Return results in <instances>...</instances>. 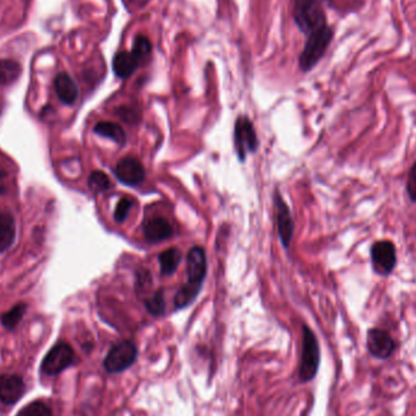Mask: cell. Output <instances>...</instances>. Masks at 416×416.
<instances>
[{
	"mask_svg": "<svg viewBox=\"0 0 416 416\" xmlns=\"http://www.w3.org/2000/svg\"><path fill=\"white\" fill-rule=\"evenodd\" d=\"M293 17L297 27L307 35L327 26L325 11L319 0H295Z\"/></svg>",
	"mask_w": 416,
	"mask_h": 416,
	"instance_id": "6da1fadb",
	"label": "cell"
},
{
	"mask_svg": "<svg viewBox=\"0 0 416 416\" xmlns=\"http://www.w3.org/2000/svg\"><path fill=\"white\" fill-rule=\"evenodd\" d=\"M334 38V30L329 26L308 35L305 49L300 56V67L303 72L313 70L323 59Z\"/></svg>",
	"mask_w": 416,
	"mask_h": 416,
	"instance_id": "7a4b0ae2",
	"label": "cell"
},
{
	"mask_svg": "<svg viewBox=\"0 0 416 416\" xmlns=\"http://www.w3.org/2000/svg\"><path fill=\"white\" fill-rule=\"evenodd\" d=\"M303 341H302L301 366H300V380L309 382L316 377L320 364V348L314 332L303 325Z\"/></svg>",
	"mask_w": 416,
	"mask_h": 416,
	"instance_id": "3957f363",
	"label": "cell"
},
{
	"mask_svg": "<svg viewBox=\"0 0 416 416\" xmlns=\"http://www.w3.org/2000/svg\"><path fill=\"white\" fill-rule=\"evenodd\" d=\"M138 358V348L132 341H122L111 348L104 361V368L110 374H120L129 369Z\"/></svg>",
	"mask_w": 416,
	"mask_h": 416,
	"instance_id": "277c9868",
	"label": "cell"
},
{
	"mask_svg": "<svg viewBox=\"0 0 416 416\" xmlns=\"http://www.w3.org/2000/svg\"><path fill=\"white\" fill-rule=\"evenodd\" d=\"M371 263L377 274L387 276L391 274L397 264V250L390 240L375 242L371 247Z\"/></svg>",
	"mask_w": 416,
	"mask_h": 416,
	"instance_id": "5b68a950",
	"label": "cell"
},
{
	"mask_svg": "<svg viewBox=\"0 0 416 416\" xmlns=\"http://www.w3.org/2000/svg\"><path fill=\"white\" fill-rule=\"evenodd\" d=\"M75 361V352L72 347L60 342L51 348L42 363V370L48 375H57L65 370Z\"/></svg>",
	"mask_w": 416,
	"mask_h": 416,
	"instance_id": "8992f818",
	"label": "cell"
},
{
	"mask_svg": "<svg viewBox=\"0 0 416 416\" xmlns=\"http://www.w3.org/2000/svg\"><path fill=\"white\" fill-rule=\"evenodd\" d=\"M234 139H235L236 152L241 161L245 160L246 155L248 152H255L258 147L256 131L253 128L251 120L247 117L241 116L236 120Z\"/></svg>",
	"mask_w": 416,
	"mask_h": 416,
	"instance_id": "52a82bcc",
	"label": "cell"
},
{
	"mask_svg": "<svg viewBox=\"0 0 416 416\" xmlns=\"http://www.w3.org/2000/svg\"><path fill=\"white\" fill-rule=\"evenodd\" d=\"M115 174L125 186H136L144 181L145 168L134 156H126L117 162Z\"/></svg>",
	"mask_w": 416,
	"mask_h": 416,
	"instance_id": "ba28073f",
	"label": "cell"
},
{
	"mask_svg": "<svg viewBox=\"0 0 416 416\" xmlns=\"http://www.w3.org/2000/svg\"><path fill=\"white\" fill-rule=\"evenodd\" d=\"M368 351L377 359H388L396 351V342L391 335L381 329H370L366 338Z\"/></svg>",
	"mask_w": 416,
	"mask_h": 416,
	"instance_id": "9c48e42d",
	"label": "cell"
},
{
	"mask_svg": "<svg viewBox=\"0 0 416 416\" xmlns=\"http://www.w3.org/2000/svg\"><path fill=\"white\" fill-rule=\"evenodd\" d=\"M188 282L191 285L201 286L207 273L206 252L202 247L194 246L188 253Z\"/></svg>",
	"mask_w": 416,
	"mask_h": 416,
	"instance_id": "30bf717a",
	"label": "cell"
},
{
	"mask_svg": "<svg viewBox=\"0 0 416 416\" xmlns=\"http://www.w3.org/2000/svg\"><path fill=\"white\" fill-rule=\"evenodd\" d=\"M276 221H278V233L281 242L285 248L290 246V241L293 235V221L291 218L290 210L279 194H275Z\"/></svg>",
	"mask_w": 416,
	"mask_h": 416,
	"instance_id": "8fae6325",
	"label": "cell"
},
{
	"mask_svg": "<svg viewBox=\"0 0 416 416\" xmlns=\"http://www.w3.org/2000/svg\"><path fill=\"white\" fill-rule=\"evenodd\" d=\"M25 392V383L17 375H0V401L12 404L19 401Z\"/></svg>",
	"mask_w": 416,
	"mask_h": 416,
	"instance_id": "7c38bea8",
	"label": "cell"
},
{
	"mask_svg": "<svg viewBox=\"0 0 416 416\" xmlns=\"http://www.w3.org/2000/svg\"><path fill=\"white\" fill-rule=\"evenodd\" d=\"M173 226L168 221H165L162 217H156L149 221H146L144 226V235L146 240L150 242H161L167 240L173 235Z\"/></svg>",
	"mask_w": 416,
	"mask_h": 416,
	"instance_id": "4fadbf2b",
	"label": "cell"
},
{
	"mask_svg": "<svg viewBox=\"0 0 416 416\" xmlns=\"http://www.w3.org/2000/svg\"><path fill=\"white\" fill-rule=\"evenodd\" d=\"M141 60L132 51H120L116 54L112 62V69L117 77L128 78L131 77L141 65Z\"/></svg>",
	"mask_w": 416,
	"mask_h": 416,
	"instance_id": "5bb4252c",
	"label": "cell"
},
{
	"mask_svg": "<svg viewBox=\"0 0 416 416\" xmlns=\"http://www.w3.org/2000/svg\"><path fill=\"white\" fill-rule=\"evenodd\" d=\"M56 96L66 105H73L78 98V87L70 75L62 72L56 75L55 82Z\"/></svg>",
	"mask_w": 416,
	"mask_h": 416,
	"instance_id": "9a60e30c",
	"label": "cell"
},
{
	"mask_svg": "<svg viewBox=\"0 0 416 416\" xmlns=\"http://www.w3.org/2000/svg\"><path fill=\"white\" fill-rule=\"evenodd\" d=\"M16 239V226L10 213H0V253L6 251Z\"/></svg>",
	"mask_w": 416,
	"mask_h": 416,
	"instance_id": "2e32d148",
	"label": "cell"
},
{
	"mask_svg": "<svg viewBox=\"0 0 416 416\" xmlns=\"http://www.w3.org/2000/svg\"><path fill=\"white\" fill-rule=\"evenodd\" d=\"M94 133L98 136L109 138L111 141L117 143L118 145H125L127 141L126 133L122 129V127L114 122H99L94 127Z\"/></svg>",
	"mask_w": 416,
	"mask_h": 416,
	"instance_id": "e0dca14e",
	"label": "cell"
},
{
	"mask_svg": "<svg viewBox=\"0 0 416 416\" xmlns=\"http://www.w3.org/2000/svg\"><path fill=\"white\" fill-rule=\"evenodd\" d=\"M160 261L161 274L162 275H172L174 274L177 268L181 261V253L178 248H170L162 252L159 256Z\"/></svg>",
	"mask_w": 416,
	"mask_h": 416,
	"instance_id": "ac0fdd59",
	"label": "cell"
},
{
	"mask_svg": "<svg viewBox=\"0 0 416 416\" xmlns=\"http://www.w3.org/2000/svg\"><path fill=\"white\" fill-rule=\"evenodd\" d=\"M21 75V66L14 60H0V84L14 83Z\"/></svg>",
	"mask_w": 416,
	"mask_h": 416,
	"instance_id": "d6986e66",
	"label": "cell"
},
{
	"mask_svg": "<svg viewBox=\"0 0 416 416\" xmlns=\"http://www.w3.org/2000/svg\"><path fill=\"white\" fill-rule=\"evenodd\" d=\"M200 290L201 286L191 285L189 282L183 286L181 290L177 292L176 297H174L176 309H183L191 305L192 302L195 301Z\"/></svg>",
	"mask_w": 416,
	"mask_h": 416,
	"instance_id": "ffe728a7",
	"label": "cell"
},
{
	"mask_svg": "<svg viewBox=\"0 0 416 416\" xmlns=\"http://www.w3.org/2000/svg\"><path fill=\"white\" fill-rule=\"evenodd\" d=\"M88 186L94 194H100L104 191L109 190L111 188V181L109 177L104 172L96 171L91 173L88 181Z\"/></svg>",
	"mask_w": 416,
	"mask_h": 416,
	"instance_id": "44dd1931",
	"label": "cell"
},
{
	"mask_svg": "<svg viewBox=\"0 0 416 416\" xmlns=\"http://www.w3.org/2000/svg\"><path fill=\"white\" fill-rule=\"evenodd\" d=\"M25 303H20V305H16L11 311H6V314L1 318V323L3 325L6 326V329L12 330L15 329L17 324L20 323L22 316L25 314L26 311Z\"/></svg>",
	"mask_w": 416,
	"mask_h": 416,
	"instance_id": "7402d4cb",
	"label": "cell"
},
{
	"mask_svg": "<svg viewBox=\"0 0 416 416\" xmlns=\"http://www.w3.org/2000/svg\"><path fill=\"white\" fill-rule=\"evenodd\" d=\"M146 309L150 313L151 316H162L165 313V302L163 297V291L157 290L152 296L146 300Z\"/></svg>",
	"mask_w": 416,
	"mask_h": 416,
	"instance_id": "603a6c76",
	"label": "cell"
},
{
	"mask_svg": "<svg viewBox=\"0 0 416 416\" xmlns=\"http://www.w3.org/2000/svg\"><path fill=\"white\" fill-rule=\"evenodd\" d=\"M20 416H53L51 408L43 401H33L21 410Z\"/></svg>",
	"mask_w": 416,
	"mask_h": 416,
	"instance_id": "cb8c5ba5",
	"label": "cell"
},
{
	"mask_svg": "<svg viewBox=\"0 0 416 416\" xmlns=\"http://www.w3.org/2000/svg\"><path fill=\"white\" fill-rule=\"evenodd\" d=\"M132 53H134L141 60H143L151 53L150 40L147 39L145 35H138L133 43Z\"/></svg>",
	"mask_w": 416,
	"mask_h": 416,
	"instance_id": "d4e9b609",
	"label": "cell"
},
{
	"mask_svg": "<svg viewBox=\"0 0 416 416\" xmlns=\"http://www.w3.org/2000/svg\"><path fill=\"white\" fill-rule=\"evenodd\" d=\"M133 204H134V201L128 199V197L120 200V202L116 206L115 215H114L115 221H118V223H123L126 221L128 213L131 212L132 207H133Z\"/></svg>",
	"mask_w": 416,
	"mask_h": 416,
	"instance_id": "484cf974",
	"label": "cell"
},
{
	"mask_svg": "<svg viewBox=\"0 0 416 416\" xmlns=\"http://www.w3.org/2000/svg\"><path fill=\"white\" fill-rule=\"evenodd\" d=\"M406 191L408 195L413 202H416V162L408 174V181H406Z\"/></svg>",
	"mask_w": 416,
	"mask_h": 416,
	"instance_id": "4316f807",
	"label": "cell"
}]
</instances>
